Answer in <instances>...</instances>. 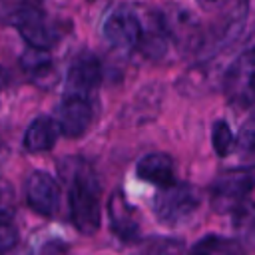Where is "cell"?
<instances>
[{
	"label": "cell",
	"mask_w": 255,
	"mask_h": 255,
	"mask_svg": "<svg viewBox=\"0 0 255 255\" xmlns=\"http://www.w3.org/2000/svg\"><path fill=\"white\" fill-rule=\"evenodd\" d=\"M60 171L68 185L70 219L74 227L84 235H94L102 223V187L98 175L86 161L78 157H68L62 161Z\"/></svg>",
	"instance_id": "obj_1"
},
{
	"label": "cell",
	"mask_w": 255,
	"mask_h": 255,
	"mask_svg": "<svg viewBox=\"0 0 255 255\" xmlns=\"http://www.w3.org/2000/svg\"><path fill=\"white\" fill-rule=\"evenodd\" d=\"M199 209V195L187 183H171L159 187L153 197L155 217L163 225H181L187 223Z\"/></svg>",
	"instance_id": "obj_2"
},
{
	"label": "cell",
	"mask_w": 255,
	"mask_h": 255,
	"mask_svg": "<svg viewBox=\"0 0 255 255\" xmlns=\"http://www.w3.org/2000/svg\"><path fill=\"white\" fill-rule=\"evenodd\" d=\"M104 40L118 52H133L143 38V24L131 6H118L102 26Z\"/></svg>",
	"instance_id": "obj_3"
},
{
	"label": "cell",
	"mask_w": 255,
	"mask_h": 255,
	"mask_svg": "<svg viewBox=\"0 0 255 255\" xmlns=\"http://www.w3.org/2000/svg\"><path fill=\"white\" fill-rule=\"evenodd\" d=\"M255 189V167L233 169L217 177L211 187V203L217 211L227 213L239 209L245 197Z\"/></svg>",
	"instance_id": "obj_4"
},
{
	"label": "cell",
	"mask_w": 255,
	"mask_h": 255,
	"mask_svg": "<svg viewBox=\"0 0 255 255\" xmlns=\"http://www.w3.org/2000/svg\"><path fill=\"white\" fill-rule=\"evenodd\" d=\"M225 94L233 104L247 106L255 102V48L235 58L225 74Z\"/></svg>",
	"instance_id": "obj_5"
},
{
	"label": "cell",
	"mask_w": 255,
	"mask_h": 255,
	"mask_svg": "<svg viewBox=\"0 0 255 255\" xmlns=\"http://www.w3.org/2000/svg\"><path fill=\"white\" fill-rule=\"evenodd\" d=\"M14 26L18 28L24 42L32 48L50 50L62 36L58 26L44 12H40L36 8H28V10L18 12L14 18Z\"/></svg>",
	"instance_id": "obj_6"
},
{
	"label": "cell",
	"mask_w": 255,
	"mask_h": 255,
	"mask_svg": "<svg viewBox=\"0 0 255 255\" xmlns=\"http://www.w3.org/2000/svg\"><path fill=\"white\" fill-rule=\"evenodd\" d=\"M92 98L76 96V94H64L62 102L56 108L54 120L58 122V128L62 135L66 137H80L86 133V129L92 124L94 112H92Z\"/></svg>",
	"instance_id": "obj_7"
},
{
	"label": "cell",
	"mask_w": 255,
	"mask_h": 255,
	"mask_svg": "<svg viewBox=\"0 0 255 255\" xmlns=\"http://www.w3.org/2000/svg\"><path fill=\"white\" fill-rule=\"evenodd\" d=\"M100 84H102V64L94 54L84 52L72 62V66L68 70L64 94L92 98L96 94V90L100 88Z\"/></svg>",
	"instance_id": "obj_8"
},
{
	"label": "cell",
	"mask_w": 255,
	"mask_h": 255,
	"mask_svg": "<svg viewBox=\"0 0 255 255\" xmlns=\"http://www.w3.org/2000/svg\"><path fill=\"white\" fill-rule=\"evenodd\" d=\"M26 201L28 205L46 217H52L60 205V187L46 171H34L26 179Z\"/></svg>",
	"instance_id": "obj_9"
},
{
	"label": "cell",
	"mask_w": 255,
	"mask_h": 255,
	"mask_svg": "<svg viewBox=\"0 0 255 255\" xmlns=\"http://www.w3.org/2000/svg\"><path fill=\"white\" fill-rule=\"evenodd\" d=\"M108 219H110V229L120 241H135L139 235V221L135 215L133 205L126 199L124 191L118 189L110 195L108 199Z\"/></svg>",
	"instance_id": "obj_10"
},
{
	"label": "cell",
	"mask_w": 255,
	"mask_h": 255,
	"mask_svg": "<svg viewBox=\"0 0 255 255\" xmlns=\"http://www.w3.org/2000/svg\"><path fill=\"white\" fill-rule=\"evenodd\" d=\"M135 173L139 179L153 183L157 187H167L171 183H175V167H173V159L167 153H147L143 155L137 165H135Z\"/></svg>",
	"instance_id": "obj_11"
},
{
	"label": "cell",
	"mask_w": 255,
	"mask_h": 255,
	"mask_svg": "<svg viewBox=\"0 0 255 255\" xmlns=\"http://www.w3.org/2000/svg\"><path fill=\"white\" fill-rule=\"evenodd\" d=\"M60 133L62 131H60L58 122L54 118L40 116L28 126V129L24 133V139H22V145L30 153H42V151H48V149L54 147Z\"/></svg>",
	"instance_id": "obj_12"
},
{
	"label": "cell",
	"mask_w": 255,
	"mask_h": 255,
	"mask_svg": "<svg viewBox=\"0 0 255 255\" xmlns=\"http://www.w3.org/2000/svg\"><path fill=\"white\" fill-rule=\"evenodd\" d=\"M20 64H22V70L32 78V80H38V82H44L48 80L52 74H54V64H52V58L48 54V50H42V48H28L22 58H20Z\"/></svg>",
	"instance_id": "obj_13"
},
{
	"label": "cell",
	"mask_w": 255,
	"mask_h": 255,
	"mask_svg": "<svg viewBox=\"0 0 255 255\" xmlns=\"http://www.w3.org/2000/svg\"><path fill=\"white\" fill-rule=\"evenodd\" d=\"M191 251L193 253H207V255H213V253H241L243 247L233 239L219 237V235H207L201 241H197L191 247Z\"/></svg>",
	"instance_id": "obj_14"
},
{
	"label": "cell",
	"mask_w": 255,
	"mask_h": 255,
	"mask_svg": "<svg viewBox=\"0 0 255 255\" xmlns=\"http://www.w3.org/2000/svg\"><path fill=\"white\" fill-rule=\"evenodd\" d=\"M211 143H213V149L219 157H225L231 153V149L235 147V137H233V131L229 128V124L225 120H217L213 124V129H211Z\"/></svg>",
	"instance_id": "obj_15"
},
{
	"label": "cell",
	"mask_w": 255,
	"mask_h": 255,
	"mask_svg": "<svg viewBox=\"0 0 255 255\" xmlns=\"http://www.w3.org/2000/svg\"><path fill=\"white\" fill-rule=\"evenodd\" d=\"M16 207V191L10 181L0 177V221L10 219Z\"/></svg>",
	"instance_id": "obj_16"
},
{
	"label": "cell",
	"mask_w": 255,
	"mask_h": 255,
	"mask_svg": "<svg viewBox=\"0 0 255 255\" xmlns=\"http://www.w3.org/2000/svg\"><path fill=\"white\" fill-rule=\"evenodd\" d=\"M243 153H253L255 151V118L249 120L241 131H239V137H237V143H235Z\"/></svg>",
	"instance_id": "obj_17"
},
{
	"label": "cell",
	"mask_w": 255,
	"mask_h": 255,
	"mask_svg": "<svg viewBox=\"0 0 255 255\" xmlns=\"http://www.w3.org/2000/svg\"><path fill=\"white\" fill-rule=\"evenodd\" d=\"M18 241V231L16 227L8 221V219H2L0 221V253L12 249Z\"/></svg>",
	"instance_id": "obj_18"
},
{
	"label": "cell",
	"mask_w": 255,
	"mask_h": 255,
	"mask_svg": "<svg viewBox=\"0 0 255 255\" xmlns=\"http://www.w3.org/2000/svg\"><path fill=\"white\" fill-rule=\"evenodd\" d=\"M225 0H199V4L201 6H205V8H213V6H219V4H223Z\"/></svg>",
	"instance_id": "obj_19"
},
{
	"label": "cell",
	"mask_w": 255,
	"mask_h": 255,
	"mask_svg": "<svg viewBox=\"0 0 255 255\" xmlns=\"http://www.w3.org/2000/svg\"><path fill=\"white\" fill-rule=\"evenodd\" d=\"M249 235L255 239V211H253L251 217H249Z\"/></svg>",
	"instance_id": "obj_20"
}]
</instances>
